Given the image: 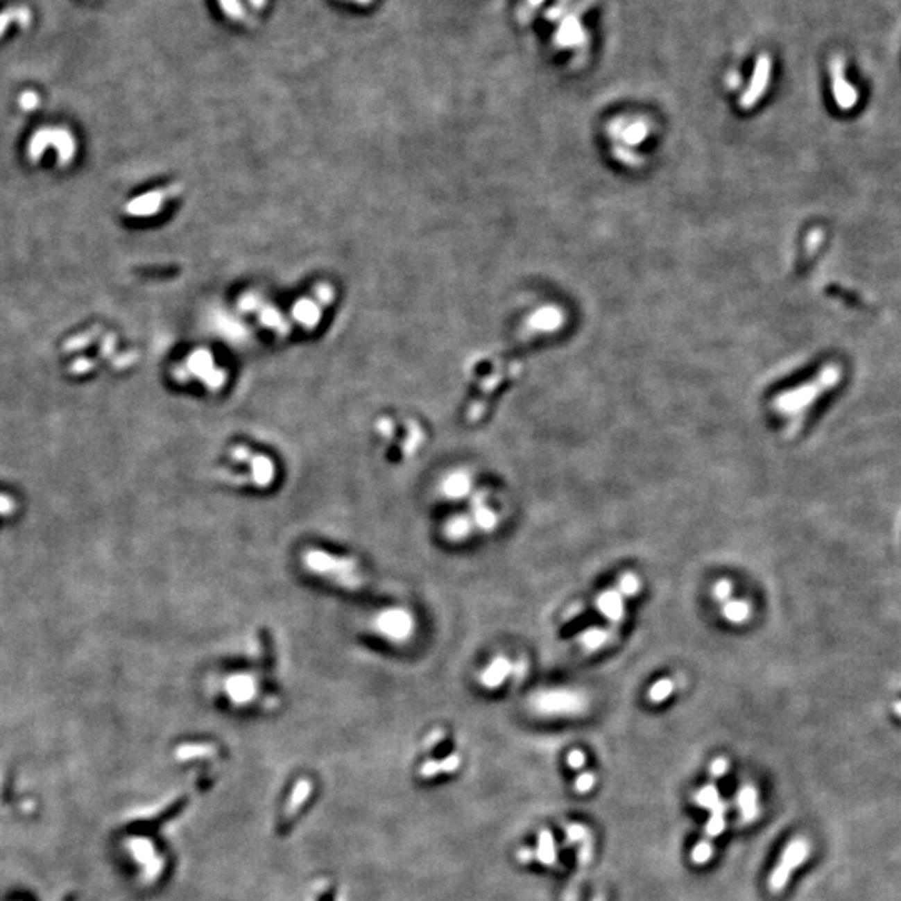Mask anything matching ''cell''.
Listing matches in <instances>:
<instances>
[{
    "instance_id": "obj_1",
    "label": "cell",
    "mask_w": 901,
    "mask_h": 901,
    "mask_svg": "<svg viewBox=\"0 0 901 901\" xmlns=\"http://www.w3.org/2000/svg\"><path fill=\"white\" fill-rule=\"evenodd\" d=\"M314 783L309 778H300L292 784L287 795H284L282 801L279 803L277 816H275V825H277L279 836L289 834L292 828H295L299 820H302L307 814V809L312 806L314 801Z\"/></svg>"
},
{
    "instance_id": "obj_2",
    "label": "cell",
    "mask_w": 901,
    "mask_h": 901,
    "mask_svg": "<svg viewBox=\"0 0 901 901\" xmlns=\"http://www.w3.org/2000/svg\"><path fill=\"white\" fill-rule=\"evenodd\" d=\"M531 706L541 716H576L586 711V699L576 691H542L531 699Z\"/></svg>"
},
{
    "instance_id": "obj_3",
    "label": "cell",
    "mask_w": 901,
    "mask_h": 901,
    "mask_svg": "<svg viewBox=\"0 0 901 901\" xmlns=\"http://www.w3.org/2000/svg\"><path fill=\"white\" fill-rule=\"evenodd\" d=\"M55 147L59 152V166H67L76 154V142L71 132L65 129H42L34 134L31 146H28V157L37 162L42 157L47 147Z\"/></svg>"
},
{
    "instance_id": "obj_4",
    "label": "cell",
    "mask_w": 901,
    "mask_h": 901,
    "mask_svg": "<svg viewBox=\"0 0 901 901\" xmlns=\"http://www.w3.org/2000/svg\"><path fill=\"white\" fill-rule=\"evenodd\" d=\"M808 855H809L808 839L795 838L793 841H789L788 846L783 851V855H781V859L780 863H778V866L771 871V875H769L768 878L769 891L771 893L783 891V888L787 886L789 878H791L793 870L800 865H803L805 859L808 858Z\"/></svg>"
},
{
    "instance_id": "obj_5",
    "label": "cell",
    "mask_w": 901,
    "mask_h": 901,
    "mask_svg": "<svg viewBox=\"0 0 901 901\" xmlns=\"http://www.w3.org/2000/svg\"><path fill=\"white\" fill-rule=\"evenodd\" d=\"M594 604L599 615L608 619V623H610V633L611 636L615 637L619 626L623 624L624 618H626L624 598L619 594V591L616 590V587H611V590L601 592L598 598H596Z\"/></svg>"
},
{
    "instance_id": "obj_6",
    "label": "cell",
    "mask_w": 901,
    "mask_h": 901,
    "mask_svg": "<svg viewBox=\"0 0 901 901\" xmlns=\"http://www.w3.org/2000/svg\"><path fill=\"white\" fill-rule=\"evenodd\" d=\"M127 846H129L130 855L144 868L147 882H154L162 871V858H159L154 845L146 838H134L127 841Z\"/></svg>"
},
{
    "instance_id": "obj_7",
    "label": "cell",
    "mask_w": 901,
    "mask_h": 901,
    "mask_svg": "<svg viewBox=\"0 0 901 901\" xmlns=\"http://www.w3.org/2000/svg\"><path fill=\"white\" fill-rule=\"evenodd\" d=\"M769 71H771V62H769L768 55H760L758 62H756L755 67V74H753V79L750 87L746 89V92L743 94L741 104L743 109H750L758 102V98L763 96L764 90H766L768 80H769Z\"/></svg>"
},
{
    "instance_id": "obj_8",
    "label": "cell",
    "mask_w": 901,
    "mask_h": 901,
    "mask_svg": "<svg viewBox=\"0 0 901 901\" xmlns=\"http://www.w3.org/2000/svg\"><path fill=\"white\" fill-rule=\"evenodd\" d=\"M736 805H738L739 808L743 825H748V823L755 821L761 814L760 803H758V789L753 787V784H743V787L739 788L738 796H736Z\"/></svg>"
},
{
    "instance_id": "obj_9",
    "label": "cell",
    "mask_w": 901,
    "mask_h": 901,
    "mask_svg": "<svg viewBox=\"0 0 901 901\" xmlns=\"http://www.w3.org/2000/svg\"><path fill=\"white\" fill-rule=\"evenodd\" d=\"M554 40H556L559 47L565 49L576 47V45L584 42V31L579 19L576 15H567L561 22V27L558 28Z\"/></svg>"
},
{
    "instance_id": "obj_10",
    "label": "cell",
    "mask_w": 901,
    "mask_h": 901,
    "mask_svg": "<svg viewBox=\"0 0 901 901\" xmlns=\"http://www.w3.org/2000/svg\"><path fill=\"white\" fill-rule=\"evenodd\" d=\"M511 669H513L511 661L506 660L504 656L496 658V660L492 661L486 669H484L483 674H481V683H483L488 689L499 688V686L506 681V678L511 674Z\"/></svg>"
},
{
    "instance_id": "obj_11",
    "label": "cell",
    "mask_w": 901,
    "mask_h": 901,
    "mask_svg": "<svg viewBox=\"0 0 901 901\" xmlns=\"http://www.w3.org/2000/svg\"><path fill=\"white\" fill-rule=\"evenodd\" d=\"M306 901H343L341 888L331 878H319L311 884Z\"/></svg>"
},
{
    "instance_id": "obj_12",
    "label": "cell",
    "mask_w": 901,
    "mask_h": 901,
    "mask_svg": "<svg viewBox=\"0 0 901 901\" xmlns=\"http://www.w3.org/2000/svg\"><path fill=\"white\" fill-rule=\"evenodd\" d=\"M536 859L544 866H554L558 861V850L556 841H554L553 833L549 830H541L538 834L536 845Z\"/></svg>"
},
{
    "instance_id": "obj_13",
    "label": "cell",
    "mask_w": 901,
    "mask_h": 901,
    "mask_svg": "<svg viewBox=\"0 0 901 901\" xmlns=\"http://www.w3.org/2000/svg\"><path fill=\"white\" fill-rule=\"evenodd\" d=\"M723 618L733 624H744L751 618L753 608L746 599H728L721 608Z\"/></svg>"
},
{
    "instance_id": "obj_14",
    "label": "cell",
    "mask_w": 901,
    "mask_h": 901,
    "mask_svg": "<svg viewBox=\"0 0 901 901\" xmlns=\"http://www.w3.org/2000/svg\"><path fill=\"white\" fill-rule=\"evenodd\" d=\"M610 641H612L610 629L604 628H590L578 636V643L587 653L598 651V649L603 648L606 643H610Z\"/></svg>"
},
{
    "instance_id": "obj_15",
    "label": "cell",
    "mask_w": 901,
    "mask_h": 901,
    "mask_svg": "<svg viewBox=\"0 0 901 901\" xmlns=\"http://www.w3.org/2000/svg\"><path fill=\"white\" fill-rule=\"evenodd\" d=\"M164 192H151V194L137 197L132 203L127 204L126 211L130 216H149L159 209Z\"/></svg>"
},
{
    "instance_id": "obj_16",
    "label": "cell",
    "mask_w": 901,
    "mask_h": 901,
    "mask_svg": "<svg viewBox=\"0 0 901 901\" xmlns=\"http://www.w3.org/2000/svg\"><path fill=\"white\" fill-rule=\"evenodd\" d=\"M833 74H834V77H833V85H834V92H836L838 102H839V104H841V105H845V107L851 105V104H853V102H855V101H853V98H855V94H853V89H851V87H848V85H846V82H845V71H843V62H839V59H834V62H833Z\"/></svg>"
},
{
    "instance_id": "obj_17",
    "label": "cell",
    "mask_w": 901,
    "mask_h": 901,
    "mask_svg": "<svg viewBox=\"0 0 901 901\" xmlns=\"http://www.w3.org/2000/svg\"><path fill=\"white\" fill-rule=\"evenodd\" d=\"M728 808H730V805L721 800L718 806H714V808L711 809V816L705 826L706 838H716L718 834H721L723 831H725Z\"/></svg>"
},
{
    "instance_id": "obj_18",
    "label": "cell",
    "mask_w": 901,
    "mask_h": 901,
    "mask_svg": "<svg viewBox=\"0 0 901 901\" xmlns=\"http://www.w3.org/2000/svg\"><path fill=\"white\" fill-rule=\"evenodd\" d=\"M621 129H618V135L619 139L624 144H629V146H636V144L643 142V139L648 134V126L644 124L643 121H631V122H624L623 126L616 124Z\"/></svg>"
},
{
    "instance_id": "obj_19",
    "label": "cell",
    "mask_w": 901,
    "mask_h": 901,
    "mask_svg": "<svg viewBox=\"0 0 901 901\" xmlns=\"http://www.w3.org/2000/svg\"><path fill=\"white\" fill-rule=\"evenodd\" d=\"M641 587H643V583H641L640 576L635 573L621 574L618 583H616V590L619 591V594L623 596L624 599L635 598L637 592L641 591Z\"/></svg>"
},
{
    "instance_id": "obj_20",
    "label": "cell",
    "mask_w": 901,
    "mask_h": 901,
    "mask_svg": "<svg viewBox=\"0 0 901 901\" xmlns=\"http://www.w3.org/2000/svg\"><path fill=\"white\" fill-rule=\"evenodd\" d=\"M674 691V681L671 678H661L658 680L648 691V699L653 705H660L664 699H668Z\"/></svg>"
},
{
    "instance_id": "obj_21",
    "label": "cell",
    "mask_w": 901,
    "mask_h": 901,
    "mask_svg": "<svg viewBox=\"0 0 901 901\" xmlns=\"http://www.w3.org/2000/svg\"><path fill=\"white\" fill-rule=\"evenodd\" d=\"M693 801L699 808L710 809L711 812L714 806L719 805L721 798H719V791L714 784H706V787H703L699 791H696V795L693 796Z\"/></svg>"
},
{
    "instance_id": "obj_22",
    "label": "cell",
    "mask_w": 901,
    "mask_h": 901,
    "mask_svg": "<svg viewBox=\"0 0 901 901\" xmlns=\"http://www.w3.org/2000/svg\"><path fill=\"white\" fill-rule=\"evenodd\" d=\"M221 6V10L234 22H248L250 20L248 10H246L242 0H217Z\"/></svg>"
},
{
    "instance_id": "obj_23",
    "label": "cell",
    "mask_w": 901,
    "mask_h": 901,
    "mask_svg": "<svg viewBox=\"0 0 901 901\" xmlns=\"http://www.w3.org/2000/svg\"><path fill=\"white\" fill-rule=\"evenodd\" d=\"M98 334H101V327L96 326V327L89 329V331L82 332V334H79V336L72 337V339H69L64 345L65 352H74V351H79V349L87 347V345L92 343V341L96 339Z\"/></svg>"
},
{
    "instance_id": "obj_24",
    "label": "cell",
    "mask_w": 901,
    "mask_h": 901,
    "mask_svg": "<svg viewBox=\"0 0 901 901\" xmlns=\"http://www.w3.org/2000/svg\"><path fill=\"white\" fill-rule=\"evenodd\" d=\"M474 520L477 522V526H479V528H483L484 531L495 529L496 524H497L496 513L491 511V509H489L486 504L474 509Z\"/></svg>"
},
{
    "instance_id": "obj_25",
    "label": "cell",
    "mask_w": 901,
    "mask_h": 901,
    "mask_svg": "<svg viewBox=\"0 0 901 901\" xmlns=\"http://www.w3.org/2000/svg\"><path fill=\"white\" fill-rule=\"evenodd\" d=\"M713 853H714V848L713 845H711V841L703 839V841H699L693 848V851H691V859H693L694 865H706V863L711 859V857H713Z\"/></svg>"
},
{
    "instance_id": "obj_26",
    "label": "cell",
    "mask_w": 901,
    "mask_h": 901,
    "mask_svg": "<svg viewBox=\"0 0 901 901\" xmlns=\"http://www.w3.org/2000/svg\"><path fill=\"white\" fill-rule=\"evenodd\" d=\"M565 834L567 843H583L592 836L591 831L584 825H579V823H569V825H566Z\"/></svg>"
},
{
    "instance_id": "obj_27",
    "label": "cell",
    "mask_w": 901,
    "mask_h": 901,
    "mask_svg": "<svg viewBox=\"0 0 901 901\" xmlns=\"http://www.w3.org/2000/svg\"><path fill=\"white\" fill-rule=\"evenodd\" d=\"M733 594V583L730 579H719L713 586V598L719 603H726Z\"/></svg>"
},
{
    "instance_id": "obj_28",
    "label": "cell",
    "mask_w": 901,
    "mask_h": 901,
    "mask_svg": "<svg viewBox=\"0 0 901 901\" xmlns=\"http://www.w3.org/2000/svg\"><path fill=\"white\" fill-rule=\"evenodd\" d=\"M594 784H596V776H594V773H591V771H584V773H581V775H579L578 778H576V781H574V789H576V791H578V793H587V791H591L592 788H594Z\"/></svg>"
},
{
    "instance_id": "obj_29",
    "label": "cell",
    "mask_w": 901,
    "mask_h": 901,
    "mask_svg": "<svg viewBox=\"0 0 901 901\" xmlns=\"http://www.w3.org/2000/svg\"><path fill=\"white\" fill-rule=\"evenodd\" d=\"M451 531V538L461 539L464 536H467L471 533V520L469 517H458V520L452 521V528Z\"/></svg>"
},
{
    "instance_id": "obj_30",
    "label": "cell",
    "mask_w": 901,
    "mask_h": 901,
    "mask_svg": "<svg viewBox=\"0 0 901 901\" xmlns=\"http://www.w3.org/2000/svg\"><path fill=\"white\" fill-rule=\"evenodd\" d=\"M728 769H730V761H728L726 758H723V756H719V758L713 760V761H711V764H710V773H711V776H713V778L725 776L728 773Z\"/></svg>"
},
{
    "instance_id": "obj_31",
    "label": "cell",
    "mask_w": 901,
    "mask_h": 901,
    "mask_svg": "<svg viewBox=\"0 0 901 901\" xmlns=\"http://www.w3.org/2000/svg\"><path fill=\"white\" fill-rule=\"evenodd\" d=\"M94 366H96V361L89 359V357H79L71 364V372L72 374H85L89 371H92Z\"/></svg>"
},
{
    "instance_id": "obj_32",
    "label": "cell",
    "mask_w": 901,
    "mask_h": 901,
    "mask_svg": "<svg viewBox=\"0 0 901 901\" xmlns=\"http://www.w3.org/2000/svg\"><path fill=\"white\" fill-rule=\"evenodd\" d=\"M592 851H594V845H592V836L586 841L581 843V848L578 851V859L581 865H587L592 858Z\"/></svg>"
},
{
    "instance_id": "obj_33",
    "label": "cell",
    "mask_w": 901,
    "mask_h": 901,
    "mask_svg": "<svg viewBox=\"0 0 901 901\" xmlns=\"http://www.w3.org/2000/svg\"><path fill=\"white\" fill-rule=\"evenodd\" d=\"M566 761H567V764H569L571 769H579V768L584 766V763H586V756H584L583 751L573 750V751H569V755H567Z\"/></svg>"
},
{
    "instance_id": "obj_34",
    "label": "cell",
    "mask_w": 901,
    "mask_h": 901,
    "mask_svg": "<svg viewBox=\"0 0 901 901\" xmlns=\"http://www.w3.org/2000/svg\"><path fill=\"white\" fill-rule=\"evenodd\" d=\"M15 509H17L15 499H12V497L7 495H0V514H2V516H10Z\"/></svg>"
},
{
    "instance_id": "obj_35",
    "label": "cell",
    "mask_w": 901,
    "mask_h": 901,
    "mask_svg": "<svg viewBox=\"0 0 901 901\" xmlns=\"http://www.w3.org/2000/svg\"><path fill=\"white\" fill-rule=\"evenodd\" d=\"M37 104H39V98H37L35 94L27 92V94H24L22 97H20V105H22V109L32 110Z\"/></svg>"
},
{
    "instance_id": "obj_36",
    "label": "cell",
    "mask_w": 901,
    "mask_h": 901,
    "mask_svg": "<svg viewBox=\"0 0 901 901\" xmlns=\"http://www.w3.org/2000/svg\"><path fill=\"white\" fill-rule=\"evenodd\" d=\"M114 347H115V334H109L105 337L104 343H102L101 356L102 357L110 356V354H112V351H114Z\"/></svg>"
},
{
    "instance_id": "obj_37",
    "label": "cell",
    "mask_w": 901,
    "mask_h": 901,
    "mask_svg": "<svg viewBox=\"0 0 901 901\" xmlns=\"http://www.w3.org/2000/svg\"><path fill=\"white\" fill-rule=\"evenodd\" d=\"M135 359H137V356H135V352H127V354H124V356H122V357H119V359H115V361H114V366H115V368H117V369H124V368H127V366H129V364H132Z\"/></svg>"
},
{
    "instance_id": "obj_38",
    "label": "cell",
    "mask_w": 901,
    "mask_h": 901,
    "mask_svg": "<svg viewBox=\"0 0 901 901\" xmlns=\"http://www.w3.org/2000/svg\"><path fill=\"white\" fill-rule=\"evenodd\" d=\"M517 859H520V863L534 861V859H536V851L533 848H521L517 851Z\"/></svg>"
},
{
    "instance_id": "obj_39",
    "label": "cell",
    "mask_w": 901,
    "mask_h": 901,
    "mask_svg": "<svg viewBox=\"0 0 901 901\" xmlns=\"http://www.w3.org/2000/svg\"><path fill=\"white\" fill-rule=\"evenodd\" d=\"M526 669H528V663H526V661H520V663L513 664L511 673L517 678V681H520V680H522V678H524Z\"/></svg>"
},
{
    "instance_id": "obj_40",
    "label": "cell",
    "mask_w": 901,
    "mask_h": 901,
    "mask_svg": "<svg viewBox=\"0 0 901 901\" xmlns=\"http://www.w3.org/2000/svg\"><path fill=\"white\" fill-rule=\"evenodd\" d=\"M349 2L357 3V6H368V3H371L372 0H349Z\"/></svg>"
},
{
    "instance_id": "obj_41",
    "label": "cell",
    "mask_w": 901,
    "mask_h": 901,
    "mask_svg": "<svg viewBox=\"0 0 901 901\" xmlns=\"http://www.w3.org/2000/svg\"><path fill=\"white\" fill-rule=\"evenodd\" d=\"M895 711L901 716V703H896V705H895Z\"/></svg>"
},
{
    "instance_id": "obj_42",
    "label": "cell",
    "mask_w": 901,
    "mask_h": 901,
    "mask_svg": "<svg viewBox=\"0 0 901 901\" xmlns=\"http://www.w3.org/2000/svg\"><path fill=\"white\" fill-rule=\"evenodd\" d=\"M592 901H606V898H604V895H598Z\"/></svg>"
},
{
    "instance_id": "obj_43",
    "label": "cell",
    "mask_w": 901,
    "mask_h": 901,
    "mask_svg": "<svg viewBox=\"0 0 901 901\" xmlns=\"http://www.w3.org/2000/svg\"><path fill=\"white\" fill-rule=\"evenodd\" d=\"M541 2H542V0H529V6H538V3H541Z\"/></svg>"
}]
</instances>
